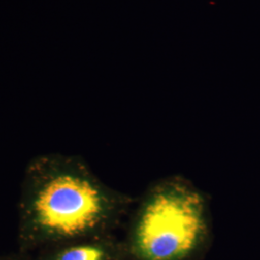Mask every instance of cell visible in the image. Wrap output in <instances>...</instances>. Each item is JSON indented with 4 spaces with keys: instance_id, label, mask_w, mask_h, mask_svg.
Segmentation results:
<instances>
[{
    "instance_id": "obj_3",
    "label": "cell",
    "mask_w": 260,
    "mask_h": 260,
    "mask_svg": "<svg viewBox=\"0 0 260 260\" xmlns=\"http://www.w3.org/2000/svg\"><path fill=\"white\" fill-rule=\"evenodd\" d=\"M34 260H127L120 237L104 234L47 247L33 253Z\"/></svg>"
},
{
    "instance_id": "obj_2",
    "label": "cell",
    "mask_w": 260,
    "mask_h": 260,
    "mask_svg": "<svg viewBox=\"0 0 260 260\" xmlns=\"http://www.w3.org/2000/svg\"><path fill=\"white\" fill-rule=\"evenodd\" d=\"M124 223L127 260H203L213 241L209 197L177 175L149 184Z\"/></svg>"
},
{
    "instance_id": "obj_4",
    "label": "cell",
    "mask_w": 260,
    "mask_h": 260,
    "mask_svg": "<svg viewBox=\"0 0 260 260\" xmlns=\"http://www.w3.org/2000/svg\"><path fill=\"white\" fill-rule=\"evenodd\" d=\"M1 260H34V256H33V253L18 251Z\"/></svg>"
},
{
    "instance_id": "obj_1",
    "label": "cell",
    "mask_w": 260,
    "mask_h": 260,
    "mask_svg": "<svg viewBox=\"0 0 260 260\" xmlns=\"http://www.w3.org/2000/svg\"><path fill=\"white\" fill-rule=\"evenodd\" d=\"M134 201L105 184L79 156L55 152L36 156L25 168L20 185L18 251L35 253L113 234Z\"/></svg>"
}]
</instances>
